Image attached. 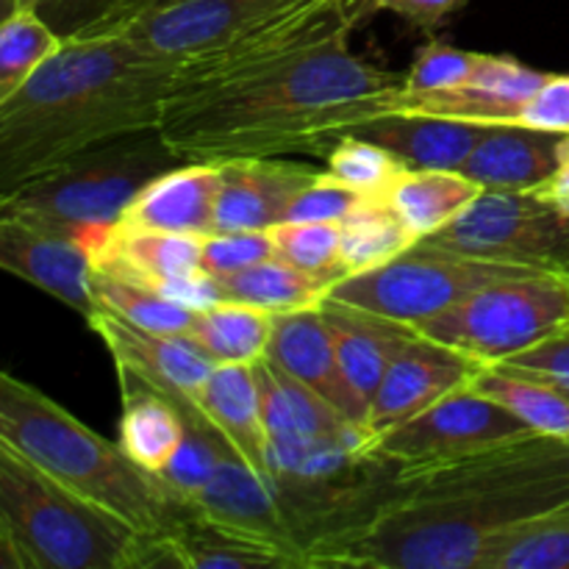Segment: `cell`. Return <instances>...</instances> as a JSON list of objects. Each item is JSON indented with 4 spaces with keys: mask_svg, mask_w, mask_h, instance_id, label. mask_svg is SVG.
Segmentation results:
<instances>
[{
    "mask_svg": "<svg viewBox=\"0 0 569 569\" xmlns=\"http://www.w3.org/2000/svg\"><path fill=\"white\" fill-rule=\"evenodd\" d=\"M164 3H172V0H133L131 11H128L126 20H131V17L142 14V11H148V9H159V6H164ZM126 20H122V22H126ZM122 22H120V26H122ZM120 26H117V28H120Z\"/></svg>",
    "mask_w": 569,
    "mask_h": 569,
    "instance_id": "cell-47",
    "label": "cell"
},
{
    "mask_svg": "<svg viewBox=\"0 0 569 569\" xmlns=\"http://www.w3.org/2000/svg\"><path fill=\"white\" fill-rule=\"evenodd\" d=\"M339 9H342L345 20L356 31V28L365 26L367 20L376 17V0H339Z\"/></svg>",
    "mask_w": 569,
    "mask_h": 569,
    "instance_id": "cell-45",
    "label": "cell"
},
{
    "mask_svg": "<svg viewBox=\"0 0 569 569\" xmlns=\"http://www.w3.org/2000/svg\"><path fill=\"white\" fill-rule=\"evenodd\" d=\"M92 300L94 309L111 311L120 320L153 333L187 337L198 311L178 303L170 295L148 287V283L128 281V278L106 276L92 270Z\"/></svg>",
    "mask_w": 569,
    "mask_h": 569,
    "instance_id": "cell-31",
    "label": "cell"
},
{
    "mask_svg": "<svg viewBox=\"0 0 569 569\" xmlns=\"http://www.w3.org/2000/svg\"><path fill=\"white\" fill-rule=\"evenodd\" d=\"M20 11V0H0V26Z\"/></svg>",
    "mask_w": 569,
    "mask_h": 569,
    "instance_id": "cell-48",
    "label": "cell"
},
{
    "mask_svg": "<svg viewBox=\"0 0 569 569\" xmlns=\"http://www.w3.org/2000/svg\"><path fill=\"white\" fill-rule=\"evenodd\" d=\"M320 309L326 315L328 328H331L345 378H348L350 389L370 417L372 398H376L378 383L387 372L389 359L417 328L372 315V311L356 309V306L337 303V300H322Z\"/></svg>",
    "mask_w": 569,
    "mask_h": 569,
    "instance_id": "cell-24",
    "label": "cell"
},
{
    "mask_svg": "<svg viewBox=\"0 0 569 569\" xmlns=\"http://www.w3.org/2000/svg\"><path fill=\"white\" fill-rule=\"evenodd\" d=\"M61 39L31 11L20 9L0 26V106L61 48Z\"/></svg>",
    "mask_w": 569,
    "mask_h": 569,
    "instance_id": "cell-34",
    "label": "cell"
},
{
    "mask_svg": "<svg viewBox=\"0 0 569 569\" xmlns=\"http://www.w3.org/2000/svg\"><path fill=\"white\" fill-rule=\"evenodd\" d=\"M276 256L270 231H214L200 244V270L211 278H228Z\"/></svg>",
    "mask_w": 569,
    "mask_h": 569,
    "instance_id": "cell-39",
    "label": "cell"
},
{
    "mask_svg": "<svg viewBox=\"0 0 569 569\" xmlns=\"http://www.w3.org/2000/svg\"><path fill=\"white\" fill-rule=\"evenodd\" d=\"M0 270L42 289L83 320L94 311L92 261L81 239L0 211Z\"/></svg>",
    "mask_w": 569,
    "mask_h": 569,
    "instance_id": "cell-13",
    "label": "cell"
},
{
    "mask_svg": "<svg viewBox=\"0 0 569 569\" xmlns=\"http://www.w3.org/2000/svg\"><path fill=\"white\" fill-rule=\"evenodd\" d=\"M181 164L159 126L120 133L70 156L53 170L0 194L3 214L81 239L120 222L131 200L161 172Z\"/></svg>",
    "mask_w": 569,
    "mask_h": 569,
    "instance_id": "cell-6",
    "label": "cell"
},
{
    "mask_svg": "<svg viewBox=\"0 0 569 569\" xmlns=\"http://www.w3.org/2000/svg\"><path fill=\"white\" fill-rule=\"evenodd\" d=\"M561 139L565 133L500 122L478 139L459 172L483 192H533L553 176Z\"/></svg>",
    "mask_w": 569,
    "mask_h": 569,
    "instance_id": "cell-21",
    "label": "cell"
},
{
    "mask_svg": "<svg viewBox=\"0 0 569 569\" xmlns=\"http://www.w3.org/2000/svg\"><path fill=\"white\" fill-rule=\"evenodd\" d=\"M87 326L106 345L117 372L139 378L172 400H194L217 367L192 339L142 331L111 311L94 309L87 317Z\"/></svg>",
    "mask_w": 569,
    "mask_h": 569,
    "instance_id": "cell-14",
    "label": "cell"
},
{
    "mask_svg": "<svg viewBox=\"0 0 569 569\" xmlns=\"http://www.w3.org/2000/svg\"><path fill=\"white\" fill-rule=\"evenodd\" d=\"M194 509L209 515L211 520L222 522L228 528L259 537L276 548L292 553L306 567L303 553L295 545L289 531L287 515L272 492L270 481L250 470L237 453H226L217 465L214 476L206 483L203 492L194 498Z\"/></svg>",
    "mask_w": 569,
    "mask_h": 569,
    "instance_id": "cell-20",
    "label": "cell"
},
{
    "mask_svg": "<svg viewBox=\"0 0 569 569\" xmlns=\"http://www.w3.org/2000/svg\"><path fill=\"white\" fill-rule=\"evenodd\" d=\"M94 272L128 278L167 292L198 276L203 237L150 231V228L111 222L81 237Z\"/></svg>",
    "mask_w": 569,
    "mask_h": 569,
    "instance_id": "cell-16",
    "label": "cell"
},
{
    "mask_svg": "<svg viewBox=\"0 0 569 569\" xmlns=\"http://www.w3.org/2000/svg\"><path fill=\"white\" fill-rule=\"evenodd\" d=\"M278 259L298 270L331 278L339 283L348 278L342 267V228L339 222H278L270 228Z\"/></svg>",
    "mask_w": 569,
    "mask_h": 569,
    "instance_id": "cell-36",
    "label": "cell"
},
{
    "mask_svg": "<svg viewBox=\"0 0 569 569\" xmlns=\"http://www.w3.org/2000/svg\"><path fill=\"white\" fill-rule=\"evenodd\" d=\"M483 367L487 365L461 350L415 331L389 359L372 398L367 428L376 439L383 437L448 395L470 387Z\"/></svg>",
    "mask_w": 569,
    "mask_h": 569,
    "instance_id": "cell-12",
    "label": "cell"
},
{
    "mask_svg": "<svg viewBox=\"0 0 569 569\" xmlns=\"http://www.w3.org/2000/svg\"><path fill=\"white\" fill-rule=\"evenodd\" d=\"M533 194H539L542 200L553 203L556 209L567 211L569 214V133H565L559 144V161H556V170L542 187L533 189Z\"/></svg>",
    "mask_w": 569,
    "mask_h": 569,
    "instance_id": "cell-44",
    "label": "cell"
},
{
    "mask_svg": "<svg viewBox=\"0 0 569 569\" xmlns=\"http://www.w3.org/2000/svg\"><path fill=\"white\" fill-rule=\"evenodd\" d=\"M214 281L220 300L253 306V309L270 311V315L317 309L333 287L331 278L298 270L278 256H270L253 267H244L228 278H214Z\"/></svg>",
    "mask_w": 569,
    "mask_h": 569,
    "instance_id": "cell-27",
    "label": "cell"
},
{
    "mask_svg": "<svg viewBox=\"0 0 569 569\" xmlns=\"http://www.w3.org/2000/svg\"><path fill=\"white\" fill-rule=\"evenodd\" d=\"M470 0H376V14L392 11L400 20L409 22L417 31L433 33L445 26L453 14H459Z\"/></svg>",
    "mask_w": 569,
    "mask_h": 569,
    "instance_id": "cell-42",
    "label": "cell"
},
{
    "mask_svg": "<svg viewBox=\"0 0 569 569\" xmlns=\"http://www.w3.org/2000/svg\"><path fill=\"white\" fill-rule=\"evenodd\" d=\"M365 200L367 194L320 170V176L292 200L283 222H342Z\"/></svg>",
    "mask_w": 569,
    "mask_h": 569,
    "instance_id": "cell-40",
    "label": "cell"
},
{
    "mask_svg": "<svg viewBox=\"0 0 569 569\" xmlns=\"http://www.w3.org/2000/svg\"><path fill=\"white\" fill-rule=\"evenodd\" d=\"M489 128L487 122L389 111L359 122L348 133L381 144L411 170H461Z\"/></svg>",
    "mask_w": 569,
    "mask_h": 569,
    "instance_id": "cell-22",
    "label": "cell"
},
{
    "mask_svg": "<svg viewBox=\"0 0 569 569\" xmlns=\"http://www.w3.org/2000/svg\"><path fill=\"white\" fill-rule=\"evenodd\" d=\"M220 164V194L214 231H270L283 222L292 200L320 176V170L287 156L276 159H228ZM211 231V233H214Z\"/></svg>",
    "mask_w": 569,
    "mask_h": 569,
    "instance_id": "cell-15",
    "label": "cell"
},
{
    "mask_svg": "<svg viewBox=\"0 0 569 569\" xmlns=\"http://www.w3.org/2000/svg\"><path fill=\"white\" fill-rule=\"evenodd\" d=\"M0 569H26V561H22V556L17 553V548L3 531H0Z\"/></svg>",
    "mask_w": 569,
    "mask_h": 569,
    "instance_id": "cell-46",
    "label": "cell"
},
{
    "mask_svg": "<svg viewBox=\"0 0 569 569\" xmlns=\"http://www.w3.org/2000/svg\"><path fill=\"white\" fill-rule=\"evenodd\" d=\"M483 569H569V503L511 528Z\"/></svg>",
    "mask_w": 569,
    "mask_h": 569,
    "instance_id": "cell-33",
    "label": "cell"
},
{
    "mask_svg": "<svg viewBox=\"0 0 569 569\" xmlns=\"http://www.w3.org/2000/svg\"><path fill=\"white\" fill-rule=\"evenodd\" d=\"M420 242L472 259L569 276V214L533 192H481L450 226Z\"/></svg>",
    "mask_w": 569,
    "mask_h": 569,
    "instance_id": "cell-9",
    "label": "cell"
},
{
    "mask_svg": "<svg viewBox=\"0 0 569 569\" xmlns=\"http://www.w3.org/2000/svg\"><path fill=\"white\" fill-rule=\"evenodd\" d=\"M220 194V164L217 161H181L172 170L156 176L120 222L150 228V231L206 237L214 231V209Z\"/></svg>",
    "mask_w": 569,
    "mask_h": 569,
    "instance_id": "cell-19",
    "label": "cell"
},
{
    "mask_svg": "<svg viewBox=\"0 0 569 569\" xmlns=\"http://www.w3.org/2000/svg\"><path fill=\"white\" fill-rule=\"evenodd\" d=\"M403 170L406 164L398 156L370 139L356 137V133L337 137L326 153L328 176L348 183L367 198H387Z\"/></svg>",
    "mask_w": 569,
    "mask_h": 569,
    "instance_id": "cell-35",
    "label": "cell"
},
{
    "mask_svg": "<svg viewBox=\"0 0 569 569\" xmlns=\"http://www.w3.org/2000/svg\"><path fill=\"white\" fill-rule=\"evenodd\" d=\"M509 367H520V370L537 372V376L548 378V381L559 383L561 389L569 392V328L556 333V337L545 339L537 348L526 350V353L515 356L506 361Z\"/></svg>",
    "mask_w": 569,
    "mask_h": 569,
    "instance_id": "cell-43",
    "label": "cell"
},
{
    "mask_svg": "<svg viewBox=\"0 0 569 569\" xmlns=\"http://www.w3.org/2000/svg\"><path fill=\"white\" fill-rule=\"evenodd\" d=\"M481 53L453 48L437 37H428L403 72V92H442L470 81Z\"/></svg>",
    "mask_w": 569,
    "mask_h": 569,
    "instance_id": "cell-38",
    "label": "cell"
},
{
    "mask_svg": "<svg viewBox=\"0 0 569 569\" xmlns=\"http://www.w3.org/2000/svg\"><path fill=\"white\" fill-rule=\"evenodd\" d=\"M122 389V417H120V448L128 459L142 470L159 476L176 450L181 448L187 422H183L178 400L167 398L159 389L148 387L139 378L117 372Z\"/></svg>",
    "mask_w": 569,
    "mask_h": 569,
    "instance_id": "cell-26",
    "label": "cell"
},
{
    "mask_svg": "<svg viewBox=\"0 0 569 569\" xmlns=\"http://www.w3.org/2000/svg\"><path fill=\"white\" fill-rule=\"evenodd\" d=\"M178 569H242V567H303L292 553L259 537L228 528L189 506L181 520L161 533Z\"/></svg>",
    "mask_w": 569,
    "mask_h": 569,
    "instance_id": "cell-25",
    "label": "cell"
},
{
    "mask_svg": "<svg viewBox=\"0 0 569 569\" xmlns=\"http://www.w3.org/2000/svg\"><path fill=\"white\" fill-rule=\"evenodd\" d=\"M0 531L26 569H142L148 533L72 492L0 439Z\"/></svg>",
    "mask_w": 569,
    "mask_h": 569,
    "instance_id": "cell-5",
    "label": "cell"
},
{
    "mask_svg": "<svg viewBox=\"0 0 569 569\" xmlns=\"http://www.w3.org/2000/svg\"><path fill=\"white\" fill-rule=\"evenodd\" d=\"M569 503V442L528 433L498 448L400 467L376 515L315 567L483 569L520 522Z\"/></svg>",
    "mask_w": 569,
    "mask_h": 569,
    "instance_id": "cell-2",
    "label": "cell"
},
{
    "mask_svg": "<svg viewBox=\"0 0 569 569\" xmlns=\"http://www.w3.org/2000/svg\"><path fill=\"white\" fill-rule=\"evenodd\" d=\"M517 126L569 133V76H553L550 72L548 81L526 103Z\"/></svg>",
    "mask_w": 569,
    "mask_h": 569,
    "instance_id": "cell-41",
    "label": "cell"
},
{
    "mask_svg": "<svg viewBox=\"0 0 569 569\" xmlns=\"http://www.w3.org/2000/svg\"><path fill=\"white\" fill-rule=\"evenodd\" d=\"M537 433L506 406L472 387L448 395L376 439V453L400 467L439 465Z\"/></svg>",
    "mask_w": 569,
    "mask_h": 569,
    "instance_id": "cell-10",
    "label": "cell"
},
{
    "mask_svg": "<svg viewBox=\"0 0 569 569\" xmlns=\"http://www.w3.org/2000/svg\"><path fill=\"white\" fill-rule=\"evenodd\" d=\"M178 61L126 33L64 42L0 106V194L120 133L159 126Z\"/></svg>",
    "mask_w": 569,
    "mask_h": 569,
    "instance_id": "cell-3",
    "label": "cell"
},
{
    "mask_svg": "<svg viewBox=\"0 0 569 569\" xmlns=\"http://www.w3.org/2000/svg\"><path fill=\"white\" fill-rule=\"evenodd\" d=\"M567 328V272H522L476 289L417 331L489 367L506 365Z\"/></svg>",
    "mask_w": 569,
    "mask_h": 569,
    "instance_id": "cell-7",
    "label": "cell"
},
{
    "mask_svg": "<svg viewBox=\"0 0 569 569\" xmlns=\"http://www.w3.org/2000/svg\"><path fill=\"white\" fill-rule=\"evenodd\" d=\"M256 383L261 392V411H264V426L270 439L283 442H342L370 448L376 445L370 428L365 422L350 420L345 411H339L331 400L320 392L309 389L272 365L270 359H261L253 365Z\"/></svg>",
    "mask_w": 569,
    "mask_h": 569,
    "instance_id": "cell-17",
    "label": "cell"
},
{
    "mask_svg": "<svg viewBox=\"0 0 569 569\" xmlns=\"http://www.w3.org/2000/svg\"><path fill=\"white\" fill-rule=\"evenodd\" d=\"M481 192L483 189L459 170L406 167L387 192V200L420 242L437 233L439 228L450 226Z\"/></svg>",
    "mask_w": 569,
    "mask_h": 569,
    "instance_id": "cell-28",
    "label": "cell"
},
{
    "mask_svg": "<svg viewBox=\"0 0 569 569\" xmlns=\"http://www.w3.org/2000/svg\"><path fill=\"white\" fill-rule=\"evenodd\" d=\"M522 272L539 270L472 259L437 244L417 242L383 264L333 283L326 300L356 306L417 328L420 322L453 309L476 289Z\"/></svg>",
    "mask_w": 569,
    "mask_h": 569,
    "instance_id": "cell-8",
    "label": "cell"
},
{
    "mask_svg": "<svg viewBox=\"0 0 569 569\" xmlns=\"http://www.w3.org/2000/svg\"><path fill=\"white\" fill-rule=\"evenodd\" d=\"M0 439L133 531L167 533L192 503L22 378L0 370Z\"/></svg>",
    "mask_w": 569,
    "mask_h": 569,
    "instance_id": "cell-4",
    "label": "cell"
},
{
    "mask_svg": "<svg viewBox=\"0 0 569 569\" xmlns=\"http://www.w3.org/2000/svg\"><path fill=\"white\" fill-rule=\"evenodd\" d=\"M350 22L203 78H172L159 131L181 161L326 156L333 139L383 111L403 76L350 50Z\"/></svg>",
    "mask_w": 569,
    "mask_h": 569,
    "instance_id": "cell-1",
    "label": "cell"
},
{
    "mask_svg": "<svg viewBox=\"0 0 569 569\" xmlns=\"http://www.w3.org/2000/svg\"><path fill=\"white\" fill-rule=\"evenodd\" d=\"M339 228H342V267L348 276L383 264L417 244V237L406 228L387 198H367L339 222Z\"/></svg>",
    "mask_w": 569,
    "mask_h": 569,
    "instance_id": "cell-32",
    "label": "cell"
},
{
    "mask_svg": "<svg viewBox=\"0 0 569 569\" xmlns=\"http://www.w3.org/2000/svg\"><path fill=\"white\" fill-rule=\"evenodd\" d=\"M276 315L244 303L220 300L194 315L192 339L214 365H256L267 356Z\"/></svg>",
    "mask_w": 569,
    "mask_h": 569,
    "instance_id": "cell-30",
    "label": "cell"
},
{
    "mask_svg": "<svg viewBox=\"0 0 569 569\" xmlns=\"http://www.w3.org/2000/svg\"><path fill=\"white\" fill-rule=\"evenodd\" d=\"M476 392L498 400L531 431L569 442V392L559 383L509 365H489L472 378Z\"/></svg>",
    "mask_w": 569,
    "mask_h": 569,
    "instance_id": "cell-29",
    "label": "cell"
},
{
    "mask_svg": "<svg viewBox=\"0 0 569 569\" xmlns=\"http://www.w3.org/2000/svg\"><path fill=\"white\" fill-rule=\"evenodd\" d=\"M194 403L231 445L233 453L264 481H270V465H267L270 433L264 426L253 365H217L203 389L194 395Z\"/></svg>",
    "mask_w": 569,
    "mask_h": 569,
    "instance_id": "cell-23",
    "label": "cell"
},
{
    "mask_svg": "<svg viewBox=\"0 0 569 569\" xmlns=\"http://www.w3.org/2000/svg\"><path fill=\"white\" fill-rule=\"evenodd\" d=\"M267 359L292 378H298L300 383L320 392L326 400H331L350 420L367 426V409L345 378L331 328H328L320 306L276 315Z\"/></svg>",
    "mask_w": 569,
    "mask_h": 569,
    "instance_id": "cell-18",
    "label": "cell"
},
{
    "mask_svg": "<svg viewBox=\"0 0 569 569\" xmlns=\"http://www.w3.org/2000/svg\"><path fill=\"white\" fill-rule=\"evenodd\" d=\"M133 0H20L61 42L111 33L131 11Z\"/></svg>",
    "mask_w": 569,
    "mask_h": 569,
    "instance_id": "cell-37",
    "label": "cell"
},
{
    "mask_svg": "<svg viewBox=\"0 0 569 569\" xmlns=\"http://www.w3.org/2000/svg\"><path fill=\"white\" fill-rule=\"evenodd\" d=\"M320 0H172L114 28L170 61H189L250 37ZM111 31V33H114Z\"/></svg>",
    "mask_w": 569,
    "mask_h": 569,
    "instance_id": "cell-11",
    "label": "cell"
}]
</instances>
